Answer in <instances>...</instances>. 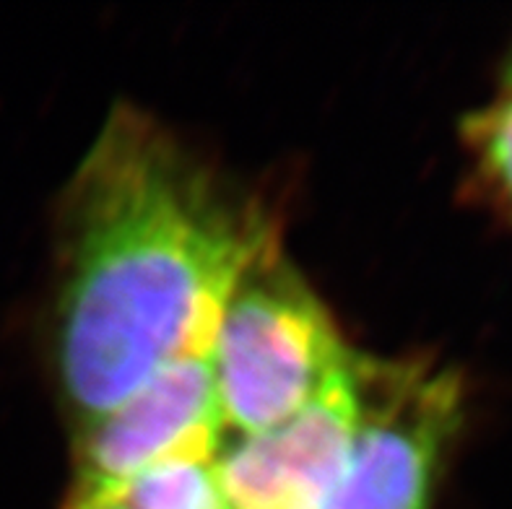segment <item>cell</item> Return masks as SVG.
<instances>
[{
	"instance_id": "obj_8",
	"label": "cell",
	"mask_w": 512,
	"mask_h": 509,
	"mask_svg": "<svg viewBox=\"0 0 512 509\" xmlns=\"http://www.w3.org/2000/svg\"><path fill=\"white\" fill-rule=\"evenodd\" d=\"M65 509H128L123 504V499L117 494H107V491H94L84 489V486H76L68 502H65Z\"/></svg>"
},
{
	"instance_id": "obj_6",
	"label": "cell",
	"mask_w": 512,
	"mask_h": 509,
	"mask_svg": "<svg viewBox=\"0 0 512 509\" xmlns=\"http://www.w3.org/2000/svg\"><path fill=\"white\" fill-rule=\"evenodd\" d=\"M128 509H227L216 458H169L117 491Z\"/></svg>"
},
{
	"instance_id": "obj_2",
	"label": "cell",
	"mask_w": 512,
	"mask_h": 509,
	"mask_svg": "<svg viewBox=\"0 0 512 509\" xmlns=\"http://www.w3.org/2000/svg\"><path fill=\"white\" fill-rule=\"evenodd\" d=\"M349 356L331 310L271 242L237 278L211 348L227 434L250 437L292 419Z\"/></svg>"
},
{
	"instance_id": "obj_7",
	"label": "cell",
	"mask_w": 512,
	"mask_h": 509,
	"mask_svg": "<svg viewBox=\"0 0 512 509\" xmlns=\"http://www.w3.org/2000/svg\"><path fill=\"white\" fill-rule=\"evenodd\" d=\"M463 141L474 156L484 185L512 211V94L505 91L500 99L476 110L463 123Z\"/></svg>"
},
{
	"instance_id": "obj_4",
	"label": "cell",
	"mask_w": 512,
	"mask_h": 509,
	"mask_svg": "<svg viewBox=\"0 0 512 509\" xmlns=\"http://www.w3.org/2000/svg\"><path fill=\"white\" fill-rule=\"evenodd\" d=\"M224 437L211 356H177L112 411L78 426L76 486L117 494L162 460L216 458Z\"/></svg>"
},
{
	"instance_id": "obj_3",
	"label": "cell",
	"mask_w": 512,
	"mask_h": 509,
	"mask_svg": "<svg viewBox=\"0 0 512 509\" xmlns=\"http://www.w3.org/2000/svg\"><path fill=\"white\" fill-rule=\"evenodd\" d=\"M359 424L320 509H429L463 424L461 374L432 361L357 354Z\"/></svg>"
},
{
	"instance_id": "obj_9",
	"label": "cell",
	"mask_w": 512,
	"mask_h": 509,
	"mask_svg": "<svg viewBox=\"0 0 512 509\" xmlns=\"http://www.w3.org/2000/svg\"><path fill=\"white\" fill-rule=\"evenodd\" d=\"M505 91H510L512 94V52H510V58H507V65H505Z\"/></svg>"
},
{
	"instance_id": "obj_1",
	"label": "cell",
	"mask_w": 512,
	"mask_h": 509,
	"mask_svg": "<svg viewBox=\"0 0 512 509\" xmlns=\"http://www.w3.org/2000/svg\"><path fill=\"white\" fill-rule=\"evenodd\" d=\"M276 229L149 112L120 104L60 211L55 367L78 426L177 356H211L237 278Z\"/></svg>"
},
{
	"instance_id": "obj_5",
	"label": "cell",
	"mask_w": 512,
	"mask_h": 509,
	"mask_svg": "<svg viewBox=\"0 0 512 509\" xmlns=\"http://www.w3.org/2000/svg\"><path fill=\"white\" fill-rule=\"evenodd\" d=\"M359 424L357 351L284 424L224 437L216 476L227 509H320L349 463Z\"/></svg>"
}]
</instances>
